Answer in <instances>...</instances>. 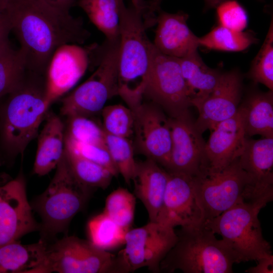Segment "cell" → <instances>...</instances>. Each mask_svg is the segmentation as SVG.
I'll list each match as a JSON object with an SVG mask.
<instances>
[{
	"instance_id": "obj_11",
	"label": "cell",
	"mask_w": 273,
	"mask_h": 273,
	"mask_svg": "<svg viewBox=\"0 0 273 273\" xmlns=\"http://www.w3.org/2000/svg\"><path fill=\"white\" fill-rule=\"evenodd\" d=\"M143 96L162 108L169 117L190 114L191 99L178 59L162 53L154 44Z\"/></svg>"
},
{
	"instance_id": "obj_35",
	"label": "cell",
	"mask_w": 273,
	"mask_h": 273,
	"mask_svg": "<svg viewBox=\"0 0 273 273\" xmlns=\"http://www.w3.org/2000/svg\"><path fill=\"white\" fill-rule=\"evenodd\" d=\"M65 138L83 143L106 146L102 127L86 116L68 117Z\"/></svg>"
},
{
	"instance_id": "obj_34",
	"label": "cell",
	"mask_w": 273,
	"mask_h": 273,
	"mask_svg": "<svg viewBox=\"0 0 273 273\" xmlns=\"http://www.w3.org/2000/svg\"><path fill=\"white\" fill-rule=\"evenodd\" d=\"M101 112L106 133L127 139L133 134L134 117L129 107L121 104L109 105Z\"/></svg>"
},
{
	"instance_id": "obj_25",
	"label": "cell",
	"mask_w": 273,
	"mask_h": 273,
	"mask_svg": "<svg viewBox=\"0 0 273 273\" xmlns=\"http://www.w3.org/2000/svg\"><path fill=\"white\" fill-rule=\"evenodd\" d=\"M187 86L191 104L211 93L219 83L223 72L208 66L198 52L177 58Z\"/></svg>"
},
{
	"instance_id": "obj_6",
	"label": "cell",
	"mask_w": 273,
	"mask_h": 273,
	"mask_svg": "<svg viewBox=\"0 0 273 273\" xmlns=\"http://www.w3.org/2000/svg\"><path fill=\"white\" fill-rule=\"evenodd\" d=\"M56 169L47 189L31 204L41 219L40 240L47 243L67 230L91 194L74 177L64 153Z\"/></svg>"
},
{
	"instance_id": "obj_20",
	"label": "cell",
	"mask_w": 273,
	"mask_h": 273,
	"mask_svg": "<svg viewBox=\"0 0 273 273\" xmlns=\"http://www.w3.org/2000/svg\"><path fill=\"white\" fill-rule=\"evenodd\" d=\"M238 158L241 167L251 178L257 195L273 188V138L246 137Z\"/></svg>"
},
{
	"instance_id": "obj_23",
	"label": "cell",
	"mask_w": 273,
	"mask_h": 273,
	"mask_svg": "<svg viewBox=\"0 0 273 273\" xmlns=\"http://www.w3.org/2000/svg\"><path fill=\"white\" fill-rule=\"evenodd\" d=\"M238 109L242 115L246 137L260 135L273 138V91L250 89Z\"/></svg>"
},
{
	"instance_id": "obj_39",
	"label": "cell",
	"mask_w": 273,
	"mask_h": 273,
	"mask_svg": "<svg viewBox=\"0 0 273 273\" xmlns=\"http://www.w3.org/2000/svg\"><path fill=\"white\" fill-rule=\"evenodd\" d=\"M12 31L9 20L4 11L0 12V46L9 40L8 36Z\"/></svg>"
},
{
	"instance_id": "obj_2",
	"label": "cell",
	"mask_w": 273,
	"mask_h": 273,
	"mask_svg": "<svg viewBox=\"0 0 273 273\" xmlns=\"http://www.w3.org/2000/svg\"><path fill=\"white\" fill-rule=\"evenodd\" d=\"M41 75L27 70L21 84L0 106V150L5 159L23 154L48 112L51 105Z\"/></svg>"
},
{
	"instance_id": "obj_4",
	"label": "cell",
	"mask_w": 273,
	"mask_h": 273,
	"mask_svg": "<svg viewBox=\"0 0 273 273\" xmlns=\"http://www.w3.org/2000/svg\"><path fill=\"white\" fill-rule=\"evenodd\" d=\"M177 241L160 265V271L185 273H231L241 261L229 244L218 239L204 222L182 226Z\"/></svg>"
},
{
	"instance_id": "obj_27",
	"label": "cell",
	"mask_w": 273,
	"mask_h": 273,
	"mask_svg": "<svg viewBox=\"0 0 273 273\" xmlns=\"http://www.w3.org/2000/svg\"><path fill=\"white\" fill-rule=\"evenodd\" d=\"M64 154L77 181L89 192L105 189L114 176L105 167L77 154L65 145Z\"/></svg>"
},
{
	"instance_id": "obj_17",
	"label": "cell",
	"mask_w": 273,
	"mask_h": 273,
	"mask_svg": "<svg viewBox=\"0 0 273 273\" xmlns=\"http://www.w3.org/2000/svg\"><path fill=\"white\" fill-rule=\"evenodd\" d=\"M168 172L163 203L156 222L173 228L203 222L195 194L194 176Z\"/></svg>"
},
{
	"instance_id": "obj_13",
	"label": "cell",
	"mask_w": 273,
	"mask_h": 273,
	"mask_svg": "<svg viewBox=\"0 0 273 273\" xmlns=\"http://www.w3.org/2000/svg\"><path fill=\"white\" fill-rule=\"evenodd\" d=\"M134 117V131L136 145L143 154L165 169L171 150L169 117L163 110L150 102L130 109Z\"/></svg>"
},
{
	"instance_id": "obj_32",
	"label": "cell",
	"mask_w": 273,
	"mask_h": 273,
	"mask_svg": "<svg viewBox=\"0 0 273 273\" xmlns=\"http://www.w3.org/2000/svg\"><path fill=\"white\" fill-rule=\"evenodd\" d=\"M105 142L119 174L122 175L125 182L129 185L134 176L137 164L134 158L131 142L128 139L105 132Z\"/></svg>"
},
{
	"instance_id": "obj_10",
	"label": "cell",
	"mask_w": 273,
	"mask_h": 273,
	"mask_svg": "<svg viewBox=\"0 0 273 273\" xmlns=\"http://www.w3.org/2000/svg\"><path fill=\"white\" fill-rule=\"evenodd\" d=\"M116 273V255L89 240L66 236L48 243L35 273Z\"/></svg>"
},
{
	"instance_id": "obj_3",
	"label": "cell",
	"mask_w": 273,
	"mask_h": 273,
	"mask_svg": "<svg viewBox=\"0 0 273 273\" xmlns=\"http://www.w3.org/2000/svg\"><path fill=\"white\" fill-rule=\"evenodd\" d=\"M141 11L122 7L118 62V95L132 109L143 101L149 72L153 42L147 36Z\"/></svg>"
},
{
	"instance_id": "obj_8",
	"label": "cell",
	"mask_w": 273,
	"mask_h": 273,
	"mask_svg": "<svg viewBox=\"0 0 273 273\" xmlns=\"http://www.w3.org/2000/svg\"><path fill=\"white\" fill-rule=\"evenodd\" d=\"M194 184L203 222L239 202L257 197L252 179L241 167L238 157L219 171L203 168L194 176Z\"/></svg>"
},
{
	"instance_id": "obj_16",
	"label": "cell",
	"mask_w": 273,
	"mask_h": 273,
	"mask_svg": "<svg viewBox=\"0 0 273 273\" xmlns=\"http://www.w3.org/2000/svg\"><path fill=\"white\" fill-rule=\"evenodd\" d=\"M243 93V78L233 69L223 72L214 90L204 98L192 103L199 113L195 124L203 133L211 131L219 122L234 116L238 111Z\"/></svg>"
},
{
	"instance_id": "obj_29",
	"label": "cell",
	"mask_w": 273,
	"mask_h": 273,
	"mask_svg": "<svg viewBox=\"0 0 273 273\" xmlns=\"http://www.w3.org/2000/svg\"><path fill=\"white\" fill-rule=\"evenodd\" d=\"M257 41L255 34L250 31H236L220 25L198 37L199 46L209 50L225 52L242 51Z\"/></svg>"
},
{
	"instance_id": "obj_1",
	"label": "cell",
	"mask_w": 273,
	"mask_h": 273,
	"mask_svg": "<svg viewBox=\"0 0 273 273\" xmlns=\"http://www.w3.org/2000/svg\"><path fill=\"white\" fill-rule=\"evenodd\" d=\"M3 11L19 41L27 69L40 75L46 74L58 48L82 44L90 36L80 18L42 0H10Z\"/></svg>"
},
{
	"instance_id": "obj_22",
	"label": "cell",
	"mask_w": 273,
	"mask_h": 273,
	"mask_svg": "<svg viewBox=\"0 0 273 273\" xmlns=\"http://www.w3.org/2000/svg\"><path fill=\"white\" fill-rule=\"evenodd\" d=\"M44 126L38 134L37 148L34 163V173L39 176L56 168L65 150V126L60 118L48 112Z\"/></svg>"
},
{
	"instance_id": "obj_15",
	"label": "cell",
	"mask_w": 273,
	"mask_h": 273,
	"mask_svg": "<svg viewBox=\"0 0 273 273\" xmlns=\"http://www.w3.org/2000/svg\"><path fill=\"white\" fill-rule=\"evenodd\" d=\"M171 150L167 167L168 172L191 176L199 174L205 167L206 142L197 128L190 115L169 117Z\"/></svg>"
},
{
	"instance_id": "obj_5",
	"label": "cell",
	"mask_w": 273,
	"mask_h": 273,
	"mask_svg": "<svg viewBox=\"0 0 273 273\" xmlns=\"http://www.w3.org/2000/svg\"><path fill=\"white\" fill-rule=\"evenodd\" d=\"M272 200L273 188L258 197L239 202L203 222L221 236L241 262L257 261L271 255V246L263 237L258 215Z\"/></svg>"
},
{
	"instance_id": "obj_7",
	"label": "cell",
	"mask_w": 273,
	"mask_h": 273,
	"mask_svg": "<svg viewBox=\"0 0 273 273\" xmlns=\"http://www.w3.org/2000/svg\"><path fill=\"white\" fill-rule=\"evenodd\" d=\"M119 39H105L100 46L96 70L86 81L62 99L61 115L67 118L88 117L101 112L108 100L118 95Z\"/></svg>"
},
{
	"instance_id": "obj_40",
	"label": "cell",
	"mask_w": 273,
	"mask_h": 273,
	"mask_svg": "<svg viewBox=\"0 0 273 273\" xmlns=\"http://www.w3.org/2000/svg\"><path fill=\"white\" fill-rule=\"evenodd\" d=\"M51 6L61 10L70 11L76 0H42Z\"/></svg>"
},
{
	"instance_id": "obj_28",
	"label": "cell",
	"mask_w": 273,
	"mask_h": 273,
	"mask_svg": "<svg viewBox=\"0 0 273 273\" xmlns=\"http://www.w3.org/2000/svg\"><path fill=\"white\" fill-rule=\"evenodd\" d=\"M27 69L19 50L8 40L0 46V99L15 90L22 82Z\"/></svg>"
},
{
	"instance_id": "obj_24",
	"label": "cell",
	"mask_w": 273,
	"mask_h": 273,
	"mask_svg": "<svg viewBox=\"0 0 273 273\" xmlns=\"http://www.w3.org/2000/svg\"><path fill=\"white\" fill-rule=\"evenodd\" d=\"M48 243L24 245L18 241L0 246V273H35L45 255Z\"/></svg>"
},
{
	"instance_id": "obj_12",
	"label": "cell",
	"mask_w": 273,
	"mask_h": 273,
	"mask_svg": "<svg viewBox=\"0 0 273 273\" xmlns=\"http://www.w3.org/2000/svg\"><path fill=\"white\" fill-rule=\"evenodd\" d=\"M97 46L65 44L56 50L45 74V97L50 105L73 87L89 66H96Z\"/></svg>"
},
{
	"instance_id": "obj_19",
	"label": "cell",
	"mask_w": 273,
	"mask_h": 273,
	"mask_svg": "<svg viewBox=\"0 0 273 273\" xmlns=\"http://www.w3.org/2000/svg\"><path fill=\"white\" fill-rule=\"evenodd\" d=\"M153 44L162 53L183 58L198 52V37L187 24L189 15L183 11L169 13L159 9Z\"/></svg>"
},
{
	"instance_id": "obj_30",
	"label": "cell",
	"mask_w": 273,
	"mask_h": 273,
	"mask_svg": "<svg viewBox=\"0 0 273 273\" xmlns=\"http://www.w3.org/2000/svg\"><path fill=\"white\" fill-rule=\"evenodd\" d=\"M128 231L103 212L92 217L87 224L89 241L97 248L106 251L124 245Z\"/></svg>"
},
{
	"instance_id": "obj_42",
	"label": "cell",
	"mask_w": 273,
	"mask_h": 273,
	"mask_svg": "<svg viewBox=\"0 0 273 273\" xmlns=\"http://www.w3.org/2000/svg\"><path fill=\"white\" fill-rule=\"evenodd\" d=\"M131 5L138 9L143 8L146 4V1L144 0H131Z\"/></svg>"
},
{
	"instance_id": "obj_26",
	"label": "cell",
	"mask_w": 273,
	"mask_h": 273,
	"mask_svg": "<svg viewBox=\"0 0 273 273\" xmlns=\"http://www.w3.org/2000/svg\"><path fill=\"white\" fill-rule=\"evenodd\" d=\"M77 3L90 21L104 34L106 40L119 39L123 0H78Z\"/></svg>"
},
{
	"instance_id": "obj_9",
	"label": "cell",
	"mask_w": 273,
	"mask_h": 273,
	"mask_svg": "<svg viewBox=\"0 0 273 273\" xmlns=\"http://www.w3.org/2000/svg\"><path fill=\"white\" fill-rule=\"evenodd\" d=\"M177 239L173 228L157 222L129 230L124 247L116 255V273H128L143 267L160 272V265Z\"/></svg>"
},
{
	"instance_id": "obj_43",
	"label": "cell",
	"mask_w": 273,
	"mask_h": 273,
	"mask_svg": "<svg viewBox=\"0 0 273 273\" xmlns=\"http://www.w3.org/2000/svg\"><path fill=\"white\" fill-rule=\"evenodd\" d=\"M10 0H0V12L3 11Z\"/></svg>"
},
{
	"instance_id": "obj_18",
	"label": "cell",
	"mask_w": 273,
	"mask_h": 273,
	"mask_svg": "<svg viewBox=\"0 0 273 273\" xmlns=\"http://www.w3.org/2000/svg\"><path fill=\"white\" fill-rule=\"evenodd\" d=\"M246 138L238 109L234 116L218 123L211 131L205 143L204 168L219 171L228 166L239 156Z\"/></svg>"
},
{
	"instance_id": "obj_21",
	"label": "cell",
	"mask_w": 273,
	"mask_h": 273,
	"mask_svg": "<svg viewBox=\"0 0 273 273\" xmlns=\"http://www.w3.org/2000/svg\"><path fill=\"white\" fill-rule=\"evenodd\" d=\"M168 179V171L154 160L147 158L137 162L132 180L134 195L146 208L149 221H157L162 207Z\"/></svg>"
},
{
	"instance_id": "obj_31",
	"label": "cell",
	"mask_w": 273,
	"mask_h": 273,
	"mask_svg": "<svg viewBox=\"0 0 273 273\" xmlns=\"http://www.w3.org/2000/svg\"><path fill=\"white\" fill-rule=\"evenodd\" d=\"M135 205V195L120 187L107 196L103 212L118 225L129 230L134 219Z\"/></svg>"
},
{
	"instance_id": "obj_38",
	"label": "cell",
	"mask_w": 273,
	"mask_h": 273,
	"mask_svg": "<svg viewBox=\"0 0 273 273\" xmlns=\"http://www.w3.org/2000/svg\"><path fill=\"white\" fill-rule=\"evenodd\" d=\"M257 261L258 263L255 266L249 267L245 271L249 273L273 272V255L272 254Z\"/></svg>"
},
{
	"instance_id": "obj_36",
	"label": "cell",
	"mask_w": 273,
	"mask_h": 273,
	"mask_svg": "<svg viewBox=\"0 0 273 273\" xmlns=\"http://www.w3.org/2000/svg\"><path fill=\"white\" fill-rule=\"evenodd\" d=\"M65 145L83 158L107 168L114 176L119 174L106 146L83 143L65 138Z\"/></svg>"
},
{
	"instance_id": "obj_41",
	"label": "cell",
	"mask_w": 273,
	"mask_h": 273,
	"mask_svg": "<svg viewBox=\"0 0 273 273\" xmlns=\"http://www.w3.org/2000/svg\"><path fill=\"white\" fill-rule=\"evenodd\" d=\"M156 6L160 7V4L162 0H153ZM205 2V9L216 8L220 3L225 0H204ZM263 1V0H259Z\"/></svg>"
},
{
	"instance_id": "obj_33",
	"label": "cell",
	"mask_w": 273,
	"mask_h": 273,
	"mask_svg": "<svg viewBox=\"0 0 273 273\" xmlns=\"http://www.w3.org/2000/svg\"><path fill=\"white\" fill-rule=\"evenodd\" d=\"M248 78L254 84L261 83L273 91V25L268 31L259 52L252 62Z\"/></svg>"
},
{
	"instance_id": "obj_37",
	"label": "cell",
	"mask_w": 273,
	"mask_h": 273,
	"mask_svg": "<svg viewBox=\"0 0 273 273\" xmlns=\"http://www.w3.org/2000/svg\"><path fill=\"white\" fill-rule=\"evenodd\" d=\"M219 25L238 31L246 27L248 17L244 7L236 0H225L216 7Z\"/></svg>"
},
{
	"instance_id": "obj_14",
	"label": "cell",
	"mask_w": 273,
	"mask_h": 273,
	"mask_svg": "<svg viewBox=\"0 0 273 273\" xmlns=\"http://www.w3.org/2000/svg\"><path fill=\"white\" fill-rule=\"evenodd\" d=\"M22 174L0 186V246L38 231Z\"/></svg>"
}]
</instances>
